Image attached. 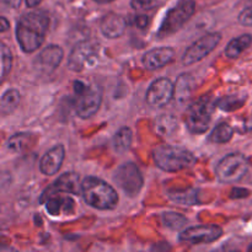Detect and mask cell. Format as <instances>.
Here are the masks:
<instances>
[{"instance_id": "6da1fadb", "label": "cell", "mask_w": 252, "mask_h": 252, "mask_svg": "<svg viewBox=\"0 0 252 252\" xmlns=\"http://www.w3.org/2000/svg\"><path fill=\"white\" fill-rule=\"evenodd\" d=\"M49 29V16L44 11H32L22 15L16 25V39L25 53L37 51L46 38Z\"/></svg>"}, {"instance_id": "7a4b0ae2", "label": "cell", "mask_w": 252, "mask_h": 252, "mask_svg": "<svg viewBox=\"0 0 252 252\" xmlns=\"http://www.w3.org/2000/svg\"><path fill=\"white\" fill-rule=\"evenodd\" d=\"M81 194L86 204L100 211H110L117 207L118 194L103 180L89 176L81 182Z\"/></svg>"}, {"instance_id": "3957f363", "label": "cell", "mask_w": 252, "mask_h": 252, "mask_svg": "<svg viewBox=\"0 0 252 252\" xmlns=\"http://www.w3.org/2000/svg\"><path fill=\"white\" fill-rule=\"evenodd\" d=\"M153 158L159 169L177 172L193 166L196 158L189 150L171 144H161L153 152Z\"/></svg>"}, {"instance_id": "277c9868", "label": "cell", "mask_w": 252, "mask_h": 252, "mask_svg": "<svg viewBox=\"0 0 252 252\" xmlns=\"http://www.w3.org/2000/svg\"><path fill=\"white\" fill-rule=\"evenodd\" d=\"M196 11L194 0H179L165 15L160 29L158 30V37L165 38L182 29L185 24L193 16Z\"/></svg>"}, {"instance_id": "5b68a950", "label": "cell", "mask_w": 252, "mask_h": 252, "mask_svg": "<svg viewBox=\"0 0 252 252\" xmlns=\"http://www.w3.org/2000/svg\"><path fill=\"white\" fill-rule=\"evenodd\" d=\"M214 105L209 96H202L187 108L186 126L193 134H202L209 128Z\"/></svg>"}, {"instance_id": "8992f818", "label": "cell", "mask_w": 252, "mask_h": 252, "mask_svg": "<svg viewBox=\"0 0 252 252\" xmlns=\"http://www.w3.org/2000/svg\"><path fill=\"white\" fill-rule=\"evenodd\" d=\"M249 160L240 153H231L217 164L216 175L223 184H236L249 171Z\"/></svg>"}, {"instance_id": "52a82bcc", "label": "cell", "mask_w": 252, "mask_h": 252, "mask_svg": "<svg viewBox=\"0 0 252 252\" xmlns=\"http://www.w3.org/2000/svg\"><path fill=\"white\" fill-rule=\"evenodd\" d=\"M116 184L127 196L135 197L144 185L142 172L134 162H126L121 165L113 176Z\"/></svg>"}, {"instance_id": "ba28073f", "label": "cell", "mask_w": 252, "mask_h": 252, "mask_svg": "<svg viewBox=\"0 0 252 252\" xmlns=\"http://www.w3.org/2000/svg\"><path fill=\"white\" fill-rule=\"evenodd\" d=\"M98 44L94 41L79 42L68 58V68L73 71H81L97 62Z\"/></svg>"}, {"instance_id": "9c48e42d", "label": "cell", "mask_w": 252, "mask_h": 252, "mask_svg": "<svg viewBox=\"0 0 252 252\" xmlns=\"http://www.w3.org/2000/svg\"><path fill=\"white\" fill-rule=\"evenodd\" d=\"M221 41V34L219 32H212V33L204 34L194 43H192L189 48L185 51L182 56V63L184 65H192V64L201 62L206 58Z\"/></svg>"}, {"instance_id": "30bf717a", "label": "cell", "mask_w": 252, "mask_h": 252, "mask_svg": "<svg viewBox=\"0 0 252 252\" xmlns=\"http://www.w3.org/2000/svg\"><path fill=\"white\" fill-rule=\"evenodd\" d=\"M102 101V93L97 85H88L85 91L76 95L75 112L80 118H90L98 111Z\"/></svg>"}, {"instance_id": "8fae6325", "label": "cell", "mask_w": 252, "mask_h": 252, "mask_svg": "<svg viewBox=\"0 0 252 252\" xmlns=\"http://www.w3.org/2000/svg\"><path fill=\"white\" fill-rule=\"evenodd\" d=\"M223 235V229L218 225H197L191 228L185 229L182 233H180L179 240L180 243L189 244H212L221 238Z\"/></svg>"}, {"instance_id": "7c38bea8", "label": "cell", "mask_w": 252, "mask_h": 252, "mask_svg": "<svg viewBox=\"0 0 252 252\" xmlns=\"http://www.w3.org/2000/svg\"><path fill=\"white\" fill-rule=\"evenodd\" d=\"M174 97L175 85L172 84V81L167 78H160L149 86L145 100H147L148 105H150L152 107L160 108L170 103V101Z\"/></svg>"}, {"instance_id": "4fadbf2b", "label": "cell", "mask_w": 252, "mask_h": 252, "mask_svg": "<svg viewBox=\"0 0 252 252\" xmlns=\"http://www.w3.org/2000/svg\"><path fill=\"white\" fill-rule=\"evenodd\" d=\"M61 192L74 194V196H78L79 193H81V184L79 175L75 174V172H65V174L61 175L51 186H48L44 189L41 198H39V202L44 203V201L49 196L61 193Z\"/></svg>"}, {"instance_id": "5bb4252c", "label": "cell", "mask_w": 252, "mask_h": 252, "mask_svg": "<svg viewBox=\"0 0 252 252\" xmlns=\"http://www.w3.org/2000/svg\"><path fill=\"white\" fill-rule=\"evenodd\" d=\"M64 51L57 44H51L39 52L33 61V68L39 74H51L57 69L63 59Z\"/></svg>"}, {"instance_id": "9a60e30c", "label": "cell", "mask_w": 252, "mask_h": 252, "mask_svg": "<svg viewBox=\"0 0 252 252\" xmlns=\"http://www.w3.org/2000/svg\"><path fill=\"white\" fill-rule=\"evenodd\" d=\"M176 57V52L171 47H158L148 51L143 56L142 63L147 70H158L171 63Z\"/></svg>"}, {"instance_id": "2e32d148", "label": "cell", "mask_w": 252, "mask_h": 252, "mask_svg": "<svg viewBox=\"0 0 252 252\" xmlns=\"http://www.w3.org/2000/svg\"><path fill=\"white\" fill-rule=\"evenodd\" d=\"M64 158H65V149L63 145H56L42 157L39 161V170L46 176L56 175L62 167Z\"/></svg>"}, {"instance_id": "e0dca14e", "label": "cell", "mask_w": 252, "mask_h": 252, "mask_svg": "<svg viewBox=\"0 0 252 252\" xmlns=\"http://www.w3.org/2000/svg\"><path fill=\"white\" fill-rule=\"evenodd\" d=\"M127 29V20L117 14H108L100 22V30L106 38H118Z\"/></svg>"}, {"instance_id": "ac0fdd59", "label": "cell", "mask_w": 252, "mask_h": 252, "mask_svg": "<svg viewBox=\"0 0 252 252\" xmlns=\"http://www.w3.org/2000/svg\"><path fill=\"white\" fill-rule=\"evenodd\" d=\"M46 204V209L51 216H59L62 212H66V213H71L74 209V201L69 197H61L58 193L52 194L48 198L44 201Z\"/></svg>"}, {"instance_id": "d6986e66", "label": "cell", "mask_w": 252, "mask_h": 252, "mask_svg": "<svg viewBox=\"0 0 252 252\" xmlns=\"http://www.w3.org/2000/svg\"><path fill=\"white\" fill-rule=\"evenodd\" d=\"M170 201L181 206H196L199 204V193L196 189H171L167 192Z\"/></svg>"}, {"instance_id": "ffe728a7", "label": "cell", "mask_w": 252, "mask_h": 252, "mask_svg": "<svg viewBox=\"0 0 252 252\" xmlns=\"http://www.w3.org/2000/svg\"><path fill=\"white\" fill-rule=\"evenodd\" d=\"M194 89V79L189 74H181L175 84V98L180 103L186 102Z\"/></svg>"}, {"instance_id": "44dd1931", "label": "cell", "mask_w": 252, "mask_h": 252, "mask_svg": "<svg viewBox=\"0 0 252 252\" xmlns=\"http://www.w3.org/2000/svg\"><path fill=\"white\" fill-rule=\"evenodd\" d=\"M252 36L251 34H241V36L233 38L228 43L225 48V56L228 58L235 59L245 51L246 48L251 46Z\"/></svg>"}, {"instance_id": "7402d4cb", "label": "cell", "mask_w": 252, "mask_h": 252, "mask_svg": "<svg viewBox=\"0 0 252 252\" xmlns=\"http://www.w3.org/2000/svg\"><path fill=\"white\" fill-rule=\"evenodd\" d=\"M32 143V134L31 133H16L11 135L6 142V148L9 152L14 154L25 152Z\"/></svg>"}, {"instance_id": "603a6c76", "label": "cell", "mask_w": 252, "mask_h": 252, "mask_svg": "<svg viewBox=\"0 0 252 252\" xmlns=\"http://www.w3.org/2000/svg\"><path fill=\"white\" fill-rule=\"evenodd\" d=\"M20 101H21V95L16 89H9L5 91L0 101V111L2 115H10L14 112L20 105Z\"/></svg>"}, {"instance_id": "cb8c5ba5", "label": "cell", "mask_w": 252, "mask_h": 252, "mask_svg": "<svg viewBox=\"0 0 252 252\" xmlns=\"http://www.w3.org/2000/svg\"><path fill=\"white\" fill-rule=\"evenodd\" d=\"M179 126V121L174 115H161L155 121V132L161 137L172 134Z\"/></svg>"}, {"instance_id": "d4e9b609", "label": "cell", "mask_w": 252, "mask_h": 252, "mask_svg": "<svg viewBox=\"0 0 252 252\" xmlns=\"http://www.w3.org/2000/svg\"><path fill=\"white\" fill-rule=\"evenodd\" d=\"M133 140V134L132 130L128 127H123L113 135L112 139V145L113 149L118 153V154H122L126 153L130 148Z\"/></svg>"}, {"instance_id": "484cf974", "label": "cell", "mask_w": 252, "mask_h": 252, "mask_svg": "<svg viewBox=\"0 0 252 252\" xmlns=\"http://www.w3.org/2000/svg\"><path fill=\"white\" fill-rule=\"evenodd\" d=\"M234 135V129L229 123H220L217 126L212 133L209 134V142L216 144H223V143L230 142Z\"/></svg>"}, {"instance_id": "4316f807", "label": "cell", "mask_w": 252, "mask_h": 252, "mask_svg": "<svg viewBox=\"0 0 252 252\" xmlns=\"http://www.w3.org/2000/svg\"><path fill=\"white\" fill-rule=\"evenodd\" d=\"M162 223L165 226L172 229V230H181L186 224L189 223L187 218L180 213H175V212H165L162 214Z\"/></svg>"}, {"instance_id": "83f0119b", "label": "cell", "mask_w": 252, "mask_h": 252, "mask_svg": "<svg viewBox=\"0 0 252 252\" xmlns=\"http://www.w3.org/2000/svg\"><path fill=\"white\" fill-rule=\"evenodd\" d=\"M0 49H1V78H6L7 74L11 71L12 68V53L5 43L0 44Z\"/></svg>"}, {"instance_id": "f1b7e54d", "label": "cell", "mask_w": 252, "mask_h": 252, "mask_svg": "<svg viewBox=\"0 0 252 252\" xmlns=\"http://www.w3.org/2000/svg\"><path fill=\"white\" fill-rule=\"evenodd\" d=\"M244 103V100L239 98L238 96H225V97L220 98L218 102H216V105L219 108H221L223 111H234L236 108L241 107Z\"/></svg>"}, {"instance_id": "f546056e", "label": "cell", "mask_w": 252, "mask_h": 252, "mask_svg": "<svg viewBox=\"0 0 252 252\" xmlns=\"http://www.w3.org/2000/svg\"><path fill=\"white\" fill-rule=\"evenodd\" d=\"M157 5V0H130V6L135 11H148L154 9Z\"/></svg>"}, {"instance_id": "4dcf8cb0", "label": "cell", "mask_w": 252, "mask_h": 252, "mask_svg": "<svg viewBox=\"0 0 252 252\" xmlns=\"http://www.w3.org/2000/svg\"><path fill=\"white\" fill-rule=\"evenodd\" d=\"M239 22L244 26H252V4H249L239 15Z\"/></svg>"}, {"instance_id": "1f68e13d", "label": "cell", "mask_w": 252, "mask_h": 252, "mask_svg": "<svg viewBox=\"0 0 252 252\" xmlns=\"http://www.w3.org/2000/svg\"><path fill=\"white\" fill-rule=\"evenodd\" d=\"M132 22L139 29H147V26L149 25V17L147 15H135L132 19Z\"/></svg>"}, {"instance_id": "d6a6232c", "label": "cell", "mask_w": 252, "mask_h": 252, "mask_svg": "<svg viewBox=\"0 0 252 252\" xmlns=\"http://www.w3.org/2000/svg\"><path fill=\"white\" fill-rule=\"evenodd\" d=\"M249 194V191L245 189H234L231 191V198H244Z\"/></svg>"}, {"instance_id": "836d02e7", "label": "cell", "mask_w": 252, "mask_h": 252, "mask_svg": "<svg viewBox=\"0 0 252 252\" xmlns=\"http://www.w3.org/2000/svg\"><path fill=\"white\" fill-rule=\"evenodd\" d=\"M1 2L4 5H6L7 7H11V9H17L21 5L22 0H1Z\"/></svg>"}, {"instance_id": "e575fe53", "label": "cell", "mask_w": 252, "mask_h": 252, "mask_svg": "<svg viewBox=\"0 0 252 252\" xmlns=\"http://www.w3.org/2000/svg\"><path fill=\"white\" fill-rule=\"evenodd\" d=\"M0 22H1V29H0V31L1 32L7 31V29H9V21L6 20V17L5 16L0 17Z\"/></svg>"}, {"instance_id": "d590c367", "label": "cell", "mask_w": 252, "mask_h": 252, "mask_svg": "<svg viewBox=\"0 0 252 252\" xmlns=\"http://www.w3.org/2000/svg\"><path fill=\"white\" fill-rule=\"evenodd\" d=\"M42 2V0H26V5L29 7H34L37 5H39Z\"/></svg>"}, {"instance_id": "8d00e7d4", "label": "cell", "mask_w": 252, "mask_h": 252, "mask_svg": "<svg viewBox=\"0 0 252 252\" xmlns=\"http://www.w3.org/2000/svg\"><path fill=\"white\" fill-rule=\"evenodd\" d=\"M94 1L98 2V4H107V2L113 1V0H94Z\"/></svg>"}, {"instance_id": "74e56055", "label": "cell", "mask_w": 252, "mask_h": 252, "mask_svg": "<svg viewBox=\"0 0 252 252\" xmlns=\"http://www.w3.org/2000/svg\"><path fill=\"white\" fill-rule=\"evenodd\" d=\"M249 251H252V245L250 246V248H249Z\"/></svg>"}, {"instance_id": "f35d334b", "label": "cell", "mask_w": 252, "mask_h": 252, "mask_svg": "<svg viewBox=\"0 0 252 252\" xmlns=\"http://www.w3.org/2000/svg\"><path fill=\"white\" fill-rule=\"evenodd\" d=\"M249 4H252V0H249Z\"/></svg>"}]
</instances>
